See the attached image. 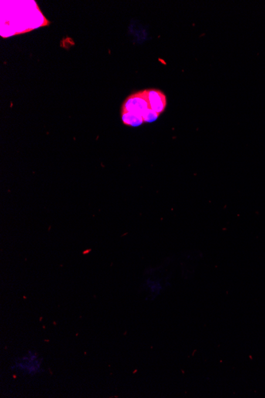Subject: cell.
Instances as JSON below:
<instances>
[{
	"label": "cell",
	"mask_w": 265,
	"mask_h": 398,
	"mask_svg": "<svg viewBox=\"0 0 265 398\" xmlns=\"http://www.w3.org/2000/svg\"><path fill=\"white\" fill-rule=\"evenodd\" d=\"M43 359L36 352L30 351L18 357L11 366V370L17 375L25 377H35L42 373Z\"/></svg>",
	"instance_id": "cell-1"
},
{
	"label": "cell",
	"mask_w": 265,
	"mask_h": 398,
	"mask_svg": "<svg viewBox=\"0 0 265 398\" xmlns=\"http://www.w3.org/2000/svg\"><path fill=\"white\" fill-rule=\"evenodd\" d=\"M150 109L146 90L132 94L125 99L122 112H130L137 116H142L144 112Z\"/></svg>",
	"instance_id": "cell-2"
},
{
	"label": "cell",
	"mask_w": 265,
	"mask_h": 398,
	"mask_svg": "<svg viewBox=\"0 0 265 398\" xmlns=\"http://www.w3.org/2000/svg\"><path fill=\"white\" fill-rule=\"evenodd\" d=\"M146 94L150 109L155 111L160 115L163 113L167 106V99L165 95L157 89H149V90H146Z\"/></svg>",
	"instance_id": "cell-3"
},
{
	"label": "cell",
	"mask_w": 265,
	"mask_h": 398,
	"mask_svg": "<svg viewBox=\"0 0 265 398\" xmlns=\"http://www.w3.org/2000/svg\"><path fill=\"white\" fill-rule=\"evenodd\" d=\"M121 116L123 124L130 127H138L144 123L142 116H137L135 114L122 112Z\"/></svg>",
	"instance_id": "cell-4"
},
{
	"label": "cell",
	"mask_w": 265,
	"mask_h": 398,
	"mask_svg": "<svg viewBox=\"0 0 265 398\" xmlns=\"http://www.w3.org/2000/svg\"><path fill=\"white\" fill-rule=\"evenodd\" d=\"M159 116H160V114L157 113L155 111L152 110L151 109H149L142 116L143 121L144 123H154L158 119Z\"/></svg>",
	"instance_id": "cell-5"
}]
</instances>
